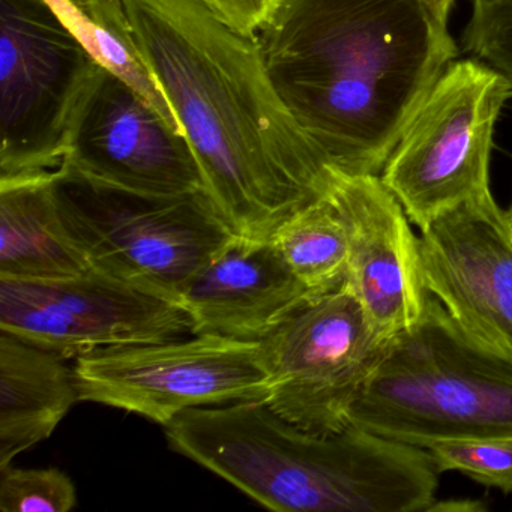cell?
Segmentation results:
<instances>
[{
  "instance_id": "obj_1",
  "label": "cell",
  "mask_w": 512,
  "mask_h": 512,
  "mask_svg": "<svg viewBox=\"0 0 512 512\" xmlns=\"http://www.w3.org/2000/svg\"><path fill=\"white\" fill-rule=\"evenodd\" d=\"M134 43L236 235L269 239L337 170L275 91L257 35L203 0H122Z\"/></svg>"
},
{
  "instance_id": "obj_2",
  "label": "cell",
  "mask_w": 512,
  "mask_h": 512,
  "mask_svg": "<svg viewBox=\"0 0 512 512\" xmlns=\"http://www.w3.org/2000/svg\"><path fill=\"white\" fill-rule=\"evenodd\" d=\"M257 38L284 106L346 175L382 173L458 55L419 0H283Z\"/></svg>"
},
{
  "instance_id": "obj_3",
  "label": "cell",
  "mask_w": 512,
  "mask_h": 512,
  "mask_svg": "<svg viewBox=\"0 0 512 512\" xmlns=\"http://www.w3.org/2000/svg\"><path fill=\"white\" fill-rule=\"evenodd\" d=\"M170 448L260 505L293 512H427L440 472L428 449L349 425L305 430L265 401L185 410Z\"/></svg>"
},
{
  "instance_id": "obj_4",
  "label": "cell",
  "mask_w": 512,
  "mask_h": 512,
  "mask_svg": "<svg viewBox=\"0 0 512 512\" xmlns=\"http://www.w3.org/2000/svg\"><path fill=\"white\" fill-rule=\"evenodd\" d=\"M349 424L424 449L512 437V352L470 334L430 295L422 319L389 343Z\"/></svg>"
},
{
  "instance_id": "obj_5",
  "label": "cell",
  "mask_w": 512,
  "mask_h": 512,
  "mask_svg": "<svg viewBox=\"0 0 512 512\" xmlns=\"http://www.w3.org/2000/svg\"><path fill=\"white\" fill-rule=\"evenodd\" d=\"M53 193L68 233L94 268L176 301L235 235L206 190L136 193L61 166Z\"/></svg>"
},
{
  "instance_id": "obj_6",
  "label": "cell",
  "mask_w": 512,
  "mask_h": 512,
  "mask_svg": "<svg viewBox=\"0 0 512 512\" xmlns=\"http://www.w3.org/2000/svg\"><path fill=\"white\" fill-rule=\"evenodd\" d=\"M101 67L46 0H0V178L62 166Z\"/></svg>"
},
{
  "instance_id": "obj_7",
  "label": "cell",
  "mask_w": 512,
  "mask_h": 512,
  "mask_svg": "<svg viewBox=\"0 0 512 512\" xmlns=\"http://www.w3.org/2000/svg\"><path fill=\"white\" fill-rule=\"evenodd\" d=\"M508 80L476 59L452 62L413 116L380 178L419 230L490 191L494 130Z\"/></svg>"
},
{
  "instance_id": "obj_8",
  "label": "cell",
  "mask_w": 512,
  "mask_h": 512,
  "mask_svg": "<svg viewBox=\"0 0 512 512\" xmlns=\"http://www.w3.org/2000/svg\"><path fill=\"white\" fill-rule=\"evenodd\" d=\"M74 374L80 401L164 427L196 407L265 401L271 389L262 341L209 334L95 350L76 358Z\"/></svg>"
},
{
  "instance_id": "obj_9",
  "label": "cell",
  "mask_w": 512,
  "mask_h": 512,
  "mask_svg": "<svg viewBox=\"0 0 512 512\" xmlns=\"http://www.w3.org/2000/svg\"><path fill=\"white\" fill-rule=\"evenodd\" d=\"M388 346L371 328L346 281L305 302L263 338L271 374L265 403L305 430H344Z\"/></svg>"
},
{
  "instance_id": "obj_10",
  "label": "cell",
  "mask_w": 512,
  "mask_h": 512,
  "mask_svg": "<svg viewBox=\"0 0 512 512\" xmlns=\"http://www.w3.org/2000/svg\"><path fill=\"white\" fill-rule=\"evenodd\" d=\"M0 331L62 358L194 335L184 305L101 269L64 278L0 277Z\"/></svg>"
},
{
  "instance_id": "obj_11",
  "label": "cell",
  "mask_w": 512,
  "mask_h": 512,
  "mask_svg": "<svg viewBox=\"0 0 512 512\" xmlns=\"http://www.w3.org/2000/svg\"><path fill=\"white\" fill-rule=\"evenodd\" d=\"M62 166L136 193L178 196L206 190L185 134L106 67L77 112Z\"/></svg>"
},
{
  "instance_id": "obj_12",
  "label": "cell",
  "mask_w": 512,
  "mask_h": 512,
  "mask_svg": "<svg viewBox=\"0 0 512 512\" xmlns=\"http://www.w3.org/2000/svg\"><path fill=\"white\" fill-rule=\"evenodd\" d=\"M425 289L479 340L512 352V223L491 191L421 229Z\"/></svg>"
},
{
  "instance_id": "obj_13",
  "label": "cell",
  "mask_w": 512,
  "mask_h": 512,
  "mask_svg": "<svg viewBox=\"0 0 512 512\" xmlns=\"http://www.w3.org/2000/svg\"><path fill=\"white\" fill-rule=\"evenodd\" d=\"M328 193L349 238L347 284L377 337L391 343L422 319L430 298L419 265V238L380 175L338 172Z\"/></svg>"
},
{
  "instance_id": "obj_14",
  "label": "cell",
  "mask_w": 512,
  "mask_h": 512,
  "mask_svg": "<svg viewBox=\"0 0 512 512\" xmlns=\"http://www.w3.org/2000/svg\"><path fill=\"white\" fill-rule=\"evenodd\" d=\"M313 298L269 239L236 233L178 295L194 335L247 341H262Z\"/></svg>"
},
{
  "instance_id": "obj_15",
  "label": "cell",
  "mask_w": 512,
  "mask_h": 512,
  "mask_svg": "<svg viewBox=\"0 0 512 512\" xmlns=\"http://www.w3.org/2000/svg\"><path fill=\"white\" fill-rule=\"evenodd\" d=\"M76 401L65 358L0 331V469L52 436Z\"/></svg>"
},
{
  "instance_id": "obj_16",
  "label": "cell",
  "mask_w": 512,
  "mask_h": 512,
  "mask_svg": "<svg viewBox=\"0 0 512 512\" xmlns=\"http://www.w3.org/2000/svg\"><path fill=\"white\" fill-rule=\"evenodd\" d=\"M91 266L62 221L53 172L0 178V277H73Z\"/></svg>"
},
{
  "instance_id": "obj_17",
  "label": "cell",
  "mask_w": 512,
  "mask_h": 512,
  "mask_svg": "<svg viewBox=\"0 0 512 512\" xmlns=\"http://www.w3.org/2000/svg\"><path fill=\"white\" fill-rule=\"evenodd\" d=\"M46 2L103 67L130 83L178 133L184 134L169 101L140 56L122 0Z\"/></svg>"
},
{
  "instance_id": "obj_18",
  "label": "cell",
  "mask_w": 512,
  "mask_h": 512,
  "mask_svg": "<svg viewBox=\"0 0 512 512\" xmlns=\"http://www.w3.org/2000/svg\"><path fill=\"white\" fill-rule=\"evenodd\" d=\"M269 241L314 295L332 292L346 283L349 238L328 191L278 224Z\"/></svg>"
},
{
  "instance_id": "obj_19",
  "label": "cell",
  "mask_w": 512,
  "mask_h": 512,
  "mask_svg": "<svg viewBox=\"0 0 512 512\" xmlns=\"http://www.w3.org/2000/svg\"><path fill=\"white\" fill-rule=\"evenodd\" d=\"M428 451L440 473L457 470L479 484L512 493V437L443 440Z\"/></svg>"
},
{
  "instance_id": "obj_20",
  "label": "cell",
  "mask_w": 512,
  "mask_h": 512,
  "mask_svg": "<svg viewBox=\"0 0 512 512\" xmlns=\"http://www.w3.org/2000/svg\"><path fill=\"white\" fill-rule=\"evenodd\" d=\"M73 481L56 467L0 469V509L4 512H68L76 506Z\"/></svg>"
},
{
  "instance_id": "obj_21",
  "label": "cell",
  "mask_w": 512,
  "mask_h": 512,
  "mask_svg": "<svg viewBox=\"0 0 512 512\" xmlns=\"http://www.w3.org/2000/svg\"><path fill=\"white\" fill-rule=\"evenodd\" d=\"M464 52L502 74L512 89V0H473Z\"/></svg>"
},
{
  "instance_id": "obj_22",
  "label": "cell",
  "mask_w": 512,
  "mask_h": 512,
  "mask_svg": "<svg viewBox=\"0 0 512 512\" xmlns=\"http://www.w3.org/2000/svg\"><path fill=\"white\" fill-rule=\"evenodd\" d=\"M230 26L248 35H257L277 8L275 0H203Z\"/></svg>"
},
{
  "instance_id": "obj_23",
  "label": "cell",
  "mask_w": 512,
  "mask_h": 512,
  "mask_svg": "<svg viewBox=\"0 0 512 512\" xmlns=\"http://www.w3.org/2000/svg\"><path fill=\"white\" fill-rule=\"evenodd\" d=\"M431 17L443 28H448L449 14L455 0H419Z\"/></svg>"
},
{
  "instance_id": "obj_24",
  "label": "cell",
  "mask_w": 512,
  "mask_h": 512,
  "mask_svg": "<svg viewBox=\"0 0 512 512\" xmlns=\"http://www.w3.org/2000/svg\"><path fill=\"white\" fill-rule=\"evenodd\" d=\"M508 217H509V220H511V223H512V205H511V208H509Z\"/></svg>"
},
{
  "instance_id": "obj_25",
  "label": "cell",
  "mask_w": 512,
  "mask_h": 512,
  "mask_svg": "<svg viewBox=\"0 0 512 512\" xmlns=\"http://www.w3.org/2000/svg\"><path fill=\"white\" fill-rule=\"evenodd\" d=\"M275 2H277V4H281V2H283V0H275Z\"/></svg>"
}]
</instances>
